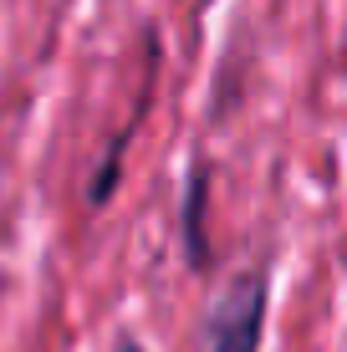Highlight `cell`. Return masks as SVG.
I'll use <instances>...</instances> for the list:
<instances>
[{"instance_id": "obj_1", "label": "cell", "mask_w": 347, "mask_h": 352, "mask_svg": "<svg viewBox=\"0 0 347 352\" xmlns=\"http://www.w3.org/2000/svg\"><path fill=\"white\" fill-rule=\"evenodd\" d=\"M266 301L271 281L266 271H245L214 296L205 327H199L194 352H260V332H266Z\"/></svg>"}, {"instance_id": "obj_2", "label": "cell", "mask_w": 347, "mask_h": 352, "mask_svg": "<svg viewBox=\"0 0 347 352\" xmlns=\"http://www.w3.org/2000/svg\"><path fill=\"white\" fill-rule=\"evenodd\" d=\"M117 352H143V347H138V342H123V347H117Z\"/></svg>"}]
</instances>
